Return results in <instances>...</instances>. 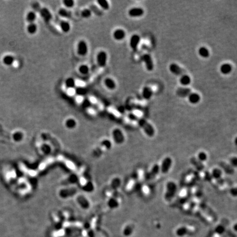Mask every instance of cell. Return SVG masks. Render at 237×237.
Listing matches in <instances>:
<instances>
[{
  "mask_svg": "<svg viewBox=\"0 0 237 237\" xmlns=\"http://www.w3.org/2000/svg\"><path fill=\"white\" fill-rule=\"evenodd\" d=\"M177 190L176 184L173 181L167 182L166 184V192L164 196L165 200L167 201H171L175 196Z\"/></svg>",
  "mask_w": 237,
  "mask_h": 237,
  "instance_id": "1",
  "label": "cell"
},
{
  "mask_svg": "<svg viewBox=\"0 0 237 237\" xmlns=\"http://www.w3.org/2000/svg\"><path fill=\"white\" fill-rule=\"evenodd\" d=\"M137 121L139 125L144 131V132L149 137H153L155 134V130L151 125L144 118H138Z\"/></svg>",
  "mask_w": 237,
  "mask_h": 237,
  "instance_id": "2",
  "label": "cell"
},
{
  "mask_svg": "<svg viewBox=\"0 0 237 237\" xmlns=\"http://www.w3.org/2000/svg\"><path fill=\"white\" fill-rule=\"evenodd\" d=\"M198 206L200 210H201L204 213L211 217L213 220L216 221L217 218V215L209 206L207 205L205 203L201 202L198 204Z\"/></svg>",
  "mask_w": 237,
  "mask_h": 237,
  "instance_id": "3",
  "label": "cell"
},
{
  "mask_svg": "<svg viewBox=\"0 0 237 237\" xmlns=\"http://www.w3.org/2000/svg\"><path fill=\"white\" fill-rule=\"evenodd\" d=\"M96 61L98 65L100 68L106 66L108 62V55L104 51H99L96 56Z\"/></svg>",
  "mask_w": 237,
  "mask_h": 237,
  "instance_id": "4",
  "label": "cell"
},
{
  "mask_svg": "<svg viewBox=\"0 0 237 237\" xmlns=\"http://www.w3.org/2000/svg\"><path fill=\"white\" fill-rule=\"evenodd\" d=\"M77 53L81 57H84L87 55L88 52V47L87 42L84 40L79 41L77 45Z\"/></svg>",
  "mask_w": 237,
  "mask_h": 237,
  "instance_id": "5",
  "label": "cell"
},
{
  "mask_svg": "<svg viewBox=\"0 0 237 237\" xmlns=\"http://www.w3.org/2000/svg\"><path fill=\"white\" fill-rule=\"evenodd\" d=\"M211 176L213 179L217 182L220 186H223L224 185V180L222 178V171L219 168L213 169L211 172Z\"/></svg>",
  "mask_w": 237,
  "mask_h": 237,
  "instance_id": "6",
  "label": "cell"
},
{
  "mask_svg": "<svg viewBox=\"0 0 237 237\" xmlns=\"http://www.w3.org/2000/svg\"><path fill=\"white\" fill-rule=\"evenodd\" d=\"M172 164V160L170 157H166L161 163V165L160 167V171L161 173L166 174L169 172Z\"/></svg>",
  "mask_w": 237,
  "mask_h": 237,
  "instance_id": "7",
  "label": "cell"
},
{
  "mask_svg": "<svg viewBox=\"0 0 237 237\" xmlns=\"http://www.w3.org/2000/svg\"><path fill=\"white\" fill-rule=\"evenodd\" d=\"M141 41L140 36L137 34H134L130 39L129 45L131 48L134 51H137Z\"/></svg>",
  "mask_w": 237,
  "mask_h": 237,
  "instance_id": "8",
  "label": "cell"
},
{
  "mask_svg": "<svg viewBox=\"0 0 237 237\" xmlns=\"http://www.w3.org/2000/svg\"><path fill=\"white\" fill-rule=\"evenodd\" d=\"M126 33L125 31L121 28L115 29L113 32V37L116 41H120L126 38Z\"/></svg>",
  "mask_w": 237,
  "mask_h": 237,
  "instance_id": "9",
  "label": "cell"
},
{
  "mask_svg": "<svg viewBox=\"0 0 237 237\" xmlns=\"http://www.w3.org/2000/svg\"><path fill=\"white\" fill-rule=\"evenodd\" d=\"M144 11L140 7H133L130 8L128 11V15L131 18L140 17L144 14Z\"/></svg>",
  "mask_w": 237,
  "mask_h": 237,
  "instance_id": "10",
  "label": "cell"
},
{
  "mask_svg": "<svg viewBox=\"0 0 237 237\" xmlns=\"http://www.w3.org/2000/svg\"><path fill=\"white\" fill-rule=\"evenodd\" d=\"M170 70L176 75L181 76L186 74V71L177 64L173 63L170 65Z\"/></svg>",
  "mask_w": 237,
  "mask_h": 237,
  "instance_id": "11",
  "label": "cell"
},
{
  "mask_svg": "<svg viewBox=\"0 0 237 237\" xmlns=\"http://www.w3.org/2000/svg\"><path fill=\"white\" fill-rule=\"evenodd\" d=\"M142 59L145 63L147 69L148 71L153 70L154 68V64H153L152 58L150 55H148V54L144 55H143Z\"/></svg>",
  "mask_w": 237,
  "mask_h": 237,
  "instance_id": "12",
  "label": "cell"
},
{
  "mask_svg": "<svg viewBox=\"0 0 237 237\" xmlns=\"http://www.w3.org/2000/svg\"><path fill=\"white\" fill-rule=\"evenodd\" d=\"M40 14L46 23H49L52 19V16L50 11L47 8H41L39 11Z\"/></svg>",
  "mask_w": 237,
  "mask_h": 237,
  "instance_id": "13",
  "label": "cell"
},
{
  "mask_svg": "<svg viewBox=\"0 0 237 237\" xmlns=\"http://www.w3.org/2000/svg\"><path fill=\"white\" fill-rule=\"evenodd\" d=\"M104 86L111 91H113L117 88V83L114 79L111 78H106L103 81Z\"/></svg>",
  "mask_w": 237,
  "mask_h": 237,
  "instance_id": "14",
  "label": "cell"
},
{
  "mask_svg": "<svg viewBox=\"0 0 237 237\" xmlns=\"http://www.w3.org/2000/svg\"><path fill=\"white\" fill-rule=\"evenodd\" d=\"M190 162L193 166H194L195 168L199 171H202L204 170L205 166L203 163L200 162L197 158L196 157H192L190 159Z\"/></svg>",
  "mask_w": 237,
  "mask_h": 237,
  "instance_id": "15",
  "label": "cell"
},
{
  "mask_svg": "<svg viewBox=\"0 0 237 237\" xmlns=\"http://www.w3.org/2000/svg\"><path fill=\"white\" fill-rule=\"evenodd\" d=\"M220 166H221L223 170L226 174H233L234 173V169L233 167L230 166L226 162H221L219 164Z\"/></svg>",
  "mask_w": 237,
  "mask_h": 237,
  "instance_id": "16",
  "label": "cell"
},
{
  "mask_svg": "<svg viewBox=\"0 0 237 237\" xmlns=\"http://www.w3.org/2000/svg\"><path fill=\"white\" fill-rule=\"evenodd\" d=\"M193 230L187 227H181L178 228L176 231V234L178 237H183L192 232Z\"/></svg>",
  "mask_w": 237,
  "mask_h": 237,
  "instance_id": "17",
  "label": "cell"
},
{
  "mask_svg": "<svg viewBox=\"0 0 237 237\" xmlns=\"http://www.w3.org/2000/svg\"><path fill=\"white\" fill-rule=\"evenodd\" d=\"M59 26L61 30L65 34L69 32L71 30V25L68 21L65 20H62L60 22Z\"/></svg>",
  "mask_w": 237,
  "mask_h": 237,
  "instance_id": "18",
  "label": "cell"
},
{
  "mask_svg": "<svg viewBox=\"0 0 237 237\" xmlns=\"http://www.w3.org/2000/svg\"><path fill=\"white\" fill-rule=\"evenodd\" d=\"M160 171V166L158 164H155L153 166L150 172L148 174V179H153L154 178L159 172Z\"/></svg>",
  "mask_w": 237,
  "mask_h": 237,
  "instance_id": "19",
  "label": "cell"
},
{
  "mask_svg": "<svg viewBox=\"0 0 237 237\" xmlns=\"http://www.w3.org/2000/svg\"><path fill=\"white\" fill-rule=\"evenodd\" d=\"M177 94L181 97H188L191 94V90L188 88H179L177 91Z\"/></svg>",
  "mask_w": 237,
  "mask_h": 237,
  "instance_id": "20",
  "label": "cell"
},
{
  "mask_svg": "<svg viewBox=\"0 0 237 237\" xmlns=\"http://www.w3.org/2000/svg\"><path fill=\"white\" fill-rule=\"evenodd\" d=\"M58 13L60 16L64 18H69L72 15L71 12L68 9L64 8H60L58 11Z\"/></svg>",
  "mask_w": 237,
  "mask_h": 237,
  "instance_id": "21",
  "label": "cell"
},
{
  "mask_svg": "<svg viewBox=\"0 0 237 237\" xmlns=\"http://www.w3.org/2000/svg\"><path fill=\"white\" fill-rule=\"evenodd\" d=\"M65 86L66 88L72 89L76 88V82L75 79L71 77L68 78L65 81Z\"/></svg>",
  "mask_w": 237,
  "mask_h": 237,
  "instance_id": "22",
  "label": "cell"
},
{
  "mask_svg": "<svg viewBox=\"0 0 237 237\" xmlns=\"http://www.w3.org/2000/svg\"><path fill=\"white\" fill-rule=\"evenodd\" d=\"M15 61V58L11 55H6L3 57L2 59V62L3 64L7 66H11L14 63Z\"/></svg>",
  "mask_w": 237,
  "mask_h": 237,
  "instance_id": "23",
  "label": "cell"
},
{
  "mask_svg": "<svg viewBox=\"0 0 237 237\" xmlns=\"http://www.w3.org/2000/svg\"><path fill=\"white\" fill-rule=\"evenodd\" d=\"M153 95V91L150 87H144L142 91L143 97L145 99H149Z\"/></svg>",
  "mask_w": 237,
  "mask_h": 237,
  "instance_id": "24",
  "label": "cell"
},
{
  "mask_svg": "<svg viewBox=\"0 0 237 237\" xmlns=\"http://www.w3.org/2000/svg\"><path fill=\"white\" fill-rule=\"evenodd\" d=\"M36 18H37V16H36V12H35L34 11H30L26 15V19L29 24V23H35V21L36 20Z\"/></svg>",
  "mask_w": 237,
  "mask_h": 237,
  "instance_id": "25",
  "label": "cell"
},
{
  "mask_svg": "<svg viewBox=\"0 0 237 237\" xmlns=\"http://www.w3.org/2000/svg\"><path fill=\"white\" fill-rule=\"evenodd\" d=\"M79 73L83 75H86L89 74L90 71V68L86 64H81L79 66L78 68Z\"/></svg>",
  "mask_w": 237,
  "mask_h": 237,
  "instance_id": "26",
  "label": "cell"
},
{
  "mask_svg": "<svg viewBox=\"0 0 237 237\" xmlns=\"http://www.w3.org/2000/svg\"><path fill=\"white\" fill-rule=\"evenodd\" d=\"M98 6L104 11H108L110 8V5L107 0H98L97 1Z\"/></svg>",
  "mask_w": 237,
  "mask_h": 237,
  "instance_id": "27",
  "label": "cell"
},
{
  "mask_svg": "<svg viewBox=\"0 0 237 237\" xmlns=\"http://www.w3.org/2000/svg\"><path fill=\"white\" fill-rule=\"evenodd\" d=\"M27 31L30 35L35 34L38 31V25L35 23H29L27 27Z\"/></svg>",
  "mask_w": 237,
  "mask_h": 237,
  "instance_id": "28",
  "label": "cell"
},
{
  "mask_svg": "<svg viewBox=\"0 0 237 237\" xmlns=\"http://www.w3.org/2000/svg\"><path fill=\"white\" fill-rule=\"evenodd\" d=\"M200 95L196 93H191V94L188 96V99L190 102L192 104H196V103H198L199 101H200Z\"/></svg>",
  "mask_w": 237,
  "mask_h": 237,
  "instance_id": "29",
  "label": "cell"
},
{
  "mask_svg": "<svg viewBox=\"0 0 237 237\" xmlns=\"http://www.w3.org/2000/svg\"><path fill=\"white\" fill-rule=\"evenodd\" d=\"M222 73L223 74H228L232 71V66L228 63L223 64L220 68Z\"/></svg>",
  "mask_w": 237,
  "mask_h": 237,
  "instance_id": "30",
  "label": "cell"
},
{
  "mask_svg": "<svg viewBox=\"0 0 237 237\" xmlns=\"http://www.w3.org/2000/svg\"><path fill=\"white\" fill-rule=\"evenodd\" d=\"M81 16L85 19H88L90 18L92 15V11L89 8H85L83 9L81 11Z\"/></svg>",
  "mask_w": 237,
  "mask_h": 237,
  "instance_id": "31",
  "label": "cell"
},
{
  "mask_svg": "<svg viewBox=\"0 0 237 237\" xmlns=\"http://www.w3.org/2000/svg\"><path fill=\"white\" fill-rule=\"evenodd\" d=\"M180 81L182 85L186 86L190 84L191 80H190V78L188 75H187V74H185L184 75H182Z\"/></svg>",
  "mask_w": 237,
  "mask_h": 237,
  "instance_id": "32",
  "label": "cell"
},
{
  "mask_svg": "<svg viewBox=\"0 0 237 237\" xmlns=\"http://www.w3.org/2000/svg\"><path fill=\"white\" fill-rule=\"evenodd\" d=\"M63 3L66 9L73 8L75 5V2L73 0H64Z\"/></svg>",
  "mask_w": 237,
  "mask_h": 237,
  "instance_id": "33",
  "label": "cell"
},
{
  "mask_svg": "<svg viewBox=\"0 0 237 237\" xmlns=\"http://www.w3.org/2000/svg\"><path fill=\"white\" fill-rule=\"evenodd\" d=\"M197 159L201 163H203L206 161L207 159V154L204 151H200L198 154Z\"/></svg>",
  "mask_w": 237,
  "mask_h": 237,
  "instance_id": "34",
  "label": "cell"
},
{
  "mask_svg": "<svg viewBox=\"0 0 237 237\" xmlns=\"http://www.w3.org/2000/svg\"><path fill=\"white\" fill-rule=\"evenodd\" d=\"M199 53L200 56L204 57V58H207L209 56V50L205 47H201L199 50Z\"/></svg>",
  "mask_w": 237,
  "mask_h": 237,
  "instance_id": "35",
  "label": "cell"
},
{
  "mask_svg": "<svg viewBox=\"0 0 237 237\" xmlns=\"http://www.w3.org/2000/svg\"><path fill=\"white\" fill-rule=\"evenodd\" d=\"M76 125V121L73 118H69L65 121V125L68 128H74Z\"/></svg>",
  "mask_w": 237,
  "mask_h": 237,
  "instance_id": "36",
  "label": "cell"
},
{
  "mask_svg": "<svg viewBox=\"0 0 237 237\" xmlns=\"http://www.w3.org/2000/svg\"><path fill=\"white\" fill-rule=\"evenodd\" d=\"M75 93L78 95H84L87 93V90L82 87L75 88Z\"/></svg>",
  "mask_w": 237,
  "mask_h": 237,
  "instance_id": "37",
  "label": "cell"
},
{
  "mask_svg": "<svg viewBox=\"0 0 237 237\" xmlns=\"http://www.w3.org/2000/svg\"><path fill=\"white\" fill-rule=\"evenodd\" d=\"M225 230V227L223 224L219 225L215 229V232L219 234H221Z\"/></svg>",
  "mask_w": 237,
  "mask_h": 237,
  "instance_id": "38",
  "label": "cell"
},
{
  "mask_svg": "<svg viewBox=\"0 0 237 237\" xmlns=\"http://www.w3.org/2000/svg\"><path fill=\"white\" fill-rule=\"evenodd\" d=\"M229 163H230V165L233 167V168L237 167V157H233L230 158L229 160Z\"/></svg>",
  "mask_w": 237,
  "mask_h": 237,
  "instance_id": "39",
  "label": "cell"
},
{
  "mask_svg": "<svg viewBox=\"0 0 237 237\" xmlns=\"http://www.w3.org/2000/svg\"><path fill=\"white\" fill-rule=\"evenodd\" d=\"M91 102L88 99H84L83 101V102H82V105L83 106V107L86 108H89L90 107H91Z\"/></svg>",
  "mask_w": 237,
  "mask_h": 237,
  "instance_id": "40",
  "label": "cell"
},
{
  "mask_svg": "<svg viewBox=\"0 0 237 237\" xmlns=\"http://www.w3.org/2000/svg\"><path fill=\"white\" fill-rule=\"evenodd\" d=\"M204 177H205V179L206 181H209V182H211L212 181L213 178V177H212V176H211V174L210 173V172H209L208 171L205 172V174H204Z\"/></svg>",
  "mask_w": 237,
  "mask_h": 237,
  "instance_id": "41",
  "label": "cell"
},
{
  "mask_svg": "<svg viewBox=\"0 0 237 237\" xmlns=\"http://www.w3.org/2000/svg\"><path fill=\"white\" fill-rule=\"evenodd\" d=\"M230 194L233 197H237V187H233L229 190Z\"/></svg>",
  "mask_w": 237,
  "mask_h": 237,
  "instance_id": "42",
  "label": "cell"
},
{
  "mask_svg": "<svg viewBox=\"0 0 237 237\" xmlns=\"http://www.w3.org/2000/svg\"><path fill=\"white\" fill-rule=\"evenodd\" d=\"M233 229H234L236 232H237V223H236V224L233 226Z\"/></svg>",
  "mask_w": 237,
  "mask_h": 237,
  "instance_id": "43",
  "label": "cell"
},
{
  "mask_svg": "<svg viewBox=\"0 0 237 237\" xmlns=\"http://www.w3.org/2000/svg\"><path fill=\"white\" fill-rule=\"evenodd\" d=\"M234 144H235L237 146V137H236L234 139Z\"/></svg>",
  "mask_w": 237,
  "mask_h": 237,
  "instance_id": "44",
  "label": "cell"
}]
</instances>
